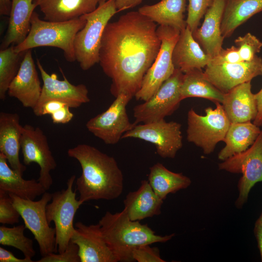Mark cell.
Returning <instances> with one entry per match:
<instances>
[{"instance_id":"obj_34","label":"cell","mask_w":262,"mask_h":262,"mask_svg":"<svg viewBox=\"0 0 262 262\" xmlns=\"http://www.w3.org/2000/svg\"><path fill=\"white\" fill-rule=\"evenodd\" d=\"M234 43L243 61H252L262 48V42L250 33L243 36H239L234 40Z\"/></svg>"},{"instance_id":"obj_42","label":"cell","mask_w":262,"mask_h":262,"mask_svg":"<svg viewBox=\"0 0 262 262\" xmlns=\"http://www.w3.org/2000/svg\"><path fill=\"white\" fill-rule=\"evenodd\" d=\"M32 258L25 257L23 259L16 258L10 251L0 247V262H33Z\"/></svg>"},{"instance_id":"obj_9","label":"cell","mask_w":262,"mask_h":262,"mask_svg":"<svg viewBox=\"0 0 262 262\" xmlns=\"http://www.w3.org/2000/svg\"><path fill=\"white\" fill-rule=\"evenodd\" d=\"M219 169L241 173L238 183L239 195L235 206L241 209L246 202L251 188L262 181V130L254 143L246 150L218 164Z\"/></svg>"},{"instance_id":"obj_32","label":"cell","mask_w":262,"mask_h":262,"mask_svg":"<svg viewBox=\"0 0 262 262\" xmlns=\"http://www.w3.org/2000/svg\"><path fill=\"white\" fill-rule=\"evenodd\" d=\"M14 45L0 50V99L4 100L9 86L18 73L25 51L18 53Z\"/></svg>"},{"instance_id":"obj_31","label":"cell","mask_w":262,"mask_h":262,"mask_svg":"<svg viewBox=\"0 0 262 262\" xmlns=\"http://www.w3.org/2000/svg\"><path fill=\"white\" fill-rule=\"evenodd\" d=\"M224 94L206 77L201 69H194L184 73L180 86L182 100L197 97L222 103Z\"/></svg>"},{"instance_id":"obj_37","label":"cell","mask_w":262,"mask_h":262,"mask_svg":"<svg viewBox=\"0 0 262 262\" xmlns=\"http://www.w3.org/2000/svg\"><path fill=\"white\" fill-rule=\"evenodd\" d=\"M37 262H81L78 246L70 241L66 250L56 254L51 253L42 257Z\"/></svg>"},{"instance_id":"obj_25","label":"cell","mask_w":262,"mask_h":262,"mask_svg":"<svg viewBox=\"0 0 262 262\" xmlns=\"http://www.w3.org/2000/svg\"><path fill=\"white\" fill-rule=\"evenodd\" d=\"M33 0H12L8 27L1 49L18 45L26 38L31 29V17L37 6Z\"/></svg>"},{"instance_id":"obj_30","label":"cell","mask_w":262,"mask_h":262,"mask_svg":"<svg viewBox=\"0 0 262 262\" xmlns=\"http://www.w3.org/2000/svg\"><path fill=\"white\" fill-rule=\"evenodd\" d=\"M148 181L155 193L163 200L168 194L186 189L191 184L189 177L172 172L160 163L149 168Z\"/></svg>"},{"instance_id":"obj_27","label":"cell","mask_w":262,"mask_h":262,"mask_svg":"<svg viewBox=\"0 0 262 262\" xmlns=\"http://www.w3.org/2000/svg\"><path fill=\"white\" fill-rule=\"evenodd\" d=\"M186 0H161L152 5H145L138 10L160 25L174 28L180 32L187 27L184 13Z\"/></svg>"},{"instance_id":"obj_44","label":"cell","mask_w":262,"mask_h":262,"mask_svg":"<svg viewBox=\"0 0 262 262\" xmlns=\"http://www.w3.org/2000/svg\"><path fill=\"white\" fill-rule=\"evenodd\" d=\"M261 70L262 73V68ZM255 95L257 101L258 113L253 123L260 127H262V88L258 93L255 94Z\"/></svg>"},{"instance_id":"obj_11","label":"cell","mask_w":262,"mask_h":262,"mask_svg":"<svg viewBox=\"0 0 262 262\" xmlns=\"http://www.w3.org/2000/svg\"><path fill=\"white\" fill-rule=\"evenodd\" d=\"M184 73L175 69L173 74L147 100L133 108L134 125L148 123L164 119L179 107L182 100L180 86Z\"/></svg>"},{"instance_id":"obj_33","label":"cell","mask_w":262,"mask_h":262,"mask_svg":"<svg viewBox=\"0 0 262 262\" xmlns=\"http://www.w3.org/2000/svg\"><path fill=\"white\" fill-rule=\"evenodd\" d=\"M26 229L25 225L11 228L0 226V244L14 247L21 251L25 257L32 258L35 255V251L33 240L24 234Z\"/></svg>"},{"instance_id":"obj_7","label":"cell","mask_w":262,"mask_h":262,"mask_svg":"<svg viewBox=\"0 0 262 262\" xmlns=\"http://www.w3.org/2000/svg\"><path fill=\"white\" fill-rule=\"evenodd\" d=\"M9 195L26 228L37 241L42 257L57 253L55 229L49 227L46 216V206L51 200L52 194L46 192L37 201L23 199L13 194Z\"/></svg>"},{"instance_id":"obj_23","label":"cell","mask_w":262,"mask_h":262,"mask_svg":"<svg viewBox=\"0 0 262 262\" xmlns=\"http://www.w3.org/2000/svg\"><path fill=\"white\" fill-rule=\"evenodd\" d=\"M123 203L130 219L140 221L161 214L163 200L155 193L148 180H143L137 190L128 194Z\"/></svg>"},{"instance_id":"obj_12","label":"cell","mask_w":262,"mask_h":262,"mask_svg":"<svg viewBox=\"0 0 262 262\" xmlns=\"http://www.w3.org/2000/svg\"><path fill=\"white\" fill-rule=\"evenodd\" d=\"M104 112L90 119L86 124L87 129L106 144L114 145L122 135L135 125L131 123L126 106L132 97L121 93Z\"/></svg>"},{"instance_id":"obj_17","label":"cell","mask_w":262,"mask_h":262,"mask_svg":"<svg viewBox=\"0 0 262 262\" xmlns=\"http://www.w3.org/2000/svg\"><path fill=\"white\" fill-rule=\"evenodd\" d=\"M70 241L79 247L81 262H117L102 235L100 226L78 222Z\"/></svg>"},{"instance_id":"obj_4","label":"cell","mask_w":262,"mask_h":262,"mask_svg":"<svg viewBox=\"0 0 262 262\" xmlns=\"http://www.w3.org/2000/svg\"><path fill=\"white\" fill-rule=\"evenodd\" d=\"M82 16L63 22H54L41 19L34 12L31 19V29L25 40L14 46L18 52L39 47H52L61 49L66 61H76L74 43L77 33L86 23Z\"/></svg>"},{"instance_id":"obj_8","label":"cell","mask_w":262,"mask_h":262,"mask_svg":"<svg viewBox=\"0 0 262 262\" xmlns=\"http://www.w3.org/2000/svg\"><path fill=\"white\" fill-rule=\"evenodd\" d=\"M76 179L72 175L66 182L65 189L52 194L51 201L46 206V216L50 224L54 223L56 245L59 253L66 248L75 228L73 220L76 213L83 204L76 197L72 187Z\"/></svg>"},{"instance_id":"obj_6","label":"cell","mask_w":262,"mask_h":262,"mask_svg":"<svg viewBox=\"0 0 262 262\" xmlns=\"http://www.w3.org/2000/svg\"><path fill=\"white\" fill-rule=\"evenodd\" d=\"M220 103L216 102L214 109L207 108L205 115L197 114L193 109L188 112L187 139L207 155L214 151L218 142L224 141L231 123Z\"/></svg>"},{"instance_id":"obj_10","label":"cell","mask_w":262,"mask_h":262,"mask_svg":"<svg viewBox=\"0 0 262 262\" xmlns=\"http://www.w3.org/2000/svg\"><path fill=\"white\" fill-rule=\"evenodd\" d=\"M180 32L170 26L160 25L157 27V33L161 41L160 49L145 74L140 89L135 95L137 100H147L174 73L175 69L172 62V52Z\"/></svg>"},{"instance_id":"obj_40","label":"cell","mask_w":262,"mask_h":262,"mask_svg":"<svg viewBox=\"0 0 262 262\" xmlns=\"http://www.w3.org/2000/svg\"><path fill=\"white\" fill-rule=\"evenodd\" d=\"M70 107L66 105L50 115L54 124H66L70 122L74 116L70 111Z\"/></svg>"},{"instance_id":"obj_16","label":"cell","mask_w":262,"mask_h":262,"mask_svg":"<svg viewBox=\"0 0 262 262\" xmlns=\"http://www.w3.org/2000/svg\"><path fill=\"white\" fill-rule=\"evenodd\" d=\"M262 58L258 55L251 61L215 65L209 63L204 71L206 77L224 93L235 86L262 75Z\"/></svg>"},{"instance_id":"obj_14","label":"cell","mask_w":262,"mask_h":262,"mask_svg":"<svg viewBox=\"0 0 262 262\" xmlns=\"http://www.w3.org/2000/svg\"><path fill=\"white\" fill-rule=\"evenodd\" d=\"M20 147L24 164L28 165L35 163L39 165L37 180L48 190L53 183L50 171L56 168L57 163L42 129L29 124L23 126Z\"/></svg>"},{"instance_id":"obj_28","label":"cell","mask_w":262,"mask_h":262,"mask_svg":"<svg viewBox=\"0 0 262 262\" xmlns=\"http://www.w3.org/2000/svg\"><path fill=\"white\" fill-rule=\"evenodd\" d=\"M261 130L251 121L231 123L224 142L225 147L220 151L218 158L224 161L246 150L255 142Z\"/></svg>"},{"instance_id":"obj_36","label":"cell","mask_w":262,"mask_h":262,"mask_svg":"<svg viewBox=\"0 0 262 262\" xmlns=\"http://www.w3.org/2000/svg\"><path fill=\"white\" fill-rule=\"evenodd\" d=\"M20 217L9 193L0 190V223L14 225L19 222Z\"/></svg>"},{"instance_id":"obj_3","label":"cell","mask_w":262,"mask_h":262,"mask_svg":"<svg viewBox=\"0 0 262 262\" xmlns=\"http://www.w3.org/2000/svg\"><path fill=\"white\" fill-rule=\"evenodd\" d=\"M98 223L106 243L118 262H133L132 251L135 247L164 243L175 236L174 233L156 235L147 224L131 220L124 209L114 213L106 212Z\"/></svg>"},{"instance_id":"obj_21","label":"cell","mask_w":262,"mask_h":262,"mask_svg":"<svg viewBox=\"0 0 262 262\" xmlns=\"http://www.w3.org/2000/svg\"><path fill=\"white\" fill-rule=\"evenodd\" d=\"M222 105L231 123L254 120L258 109L255 94L251 92V81L225 93Z\"/></svg>"},{"instance_id":"obj_26","label":"cell","mask_w":262,"mask_h":262,"mask_svg":"<svg viewBox=\"0 0 262 262\" xmlns=\"http://www.w3.org/2000/svg\"><path fill=\"white\" fill-rule=\"evenodd\" d=\"M7 162L4 155L0 153V190L29 200H34L46 192L37 180L24 179Z\"/></svg>"},{"instance_id":"obj_15","label":"cell","mask_w":262,"mask_h":262,"mask_svg":"<svg viewBox=\"0 0 262 262\" xmlns=\"http://www.w3.org/2000/svg\"><path fill=\"white\" fill-rule=\"evenodd\" d=\"M36 60L37 66L40 72L43 84L39 101L33 110L36 116H40L42 107L49 100L61 101L72 108H77L90 101L88 90L84 84H72L61 69L63 80H59L56 74L48 73L40 61L38 59Z\"/></svg>"},{"instance_id":"obj_18","label":"cell","mask_w":262,"mask_h":262,"mask_svg":"<svg viewBox=\"0 0 262 262\" xmlns=\"http://www.w3.org/2000/svg\"><path fill=\"white\" fill-rule=\"evenodd\" d=\"M42 89L32 50L25 51L17 74L10 83L8 95L18 100L26 108L36 106Z\"/></svg>"},{"instance_id":"obj_5","label":"cell","mask_w":262,"mask_h":262,"mask_svg":"<svg viewBox=\"0 0 262 262\" xmlns=\"http://www.w3.org/2000/svg\"><path fill=\"white\" fill-rule=\"evenodd\" d=\"M101 1L95 10L83 15L86 23L74 39L76 61L83 70L98 63L104 31L110 19L117 12L115 0Z\"/></svg>"},{"instance_id":"obj_47","label":"cell","mask_w":262,"mask_h":262,"mask_svg":"<svg viewBox=\"0 0 262 262\" xmlns=\"http://www.w3.org/2000/svg\"><path fill=\"white\" fill-rule=\"evenodd\" d=\"M257 220L260 221L261 223H262V213L261 215L260 216L259 218Z\"/></svg>"},{"instance_id":"obj_41","label":"cell","mask_w":262,"mask_h":262,"mask_svg":"<svg viewBox=\"0 0 262 262\" xmlns=\"http://www.w3.org/2000/svg\"><path fill=\"white\" fill-rule=\"evenodd\" d=\"M66 105L65 103L58 100L48 101L42 107L40 116L47 115H51Z\"/></svg>"},{"instance_id":"obj_45","label":"cell","mask_w":262,"mask_h":262,"mask_svg":"<svg viewBox=\"0 0 262 262\" xmlns=\"http://www.w3.org/2000/svg\"><path fill=\"white\" fill-rule=\"evenodd\" d=\"M254 232L257 241L261 261L262 262V223L258 220L255 224Z\"/></svg>"},{"instance_id":"obj_13","label":"cell","mask_w":262,"mask_h":262,"mask_svg":"<svg viewBox=\"0 0 262 262\" xmlns=\"http://www.w3.org/2000/svg\"><path fill=\"white\" fill-rule=\"evenodd\" d=\"M181 125L164 119L148 123L138 124L125 132L122 139L138 138L154 144L157 153L163 158H174L182 147Z\"/></svg>"},{"instance_id":"obj_46","label":"cell","mask_w":262,"mask_h":262,"mask_svg":"<svg viewBox=\"0 0 262 262\" xmlns=\"http://www.w3.org/2000/svg\"><path fill=\"white\" fill-rule=\"evenodd\" d=\"M12 1L10 0H0V14L1 15L10 14Z\"/></svg>"},{"instance_id":"obj_19","label":"cell","mask_w":262,"mask_h":262,"mask_svg":"<svg viewBox=\"0 0 262 262\" xmlns=\"http://www.w3.org/2000/svg\"><path fill=\"white\" fill-rule=\"evenodd\" d=\"M226 3V0H213L204 16L202 25L192 33L194 39L211 58L223 49L224 38L221 25Z\"/></svg>"},{"instance_id":"obj_43","label":"cell","mask_w":262,"mask_h":262,"mask_svg":"<svg viewBox=\"0 0 262 262\" xmlns=\"http://www.w3.org/2000/svg\"><path fill=\"white\" fill-rule=\"evenodd\" d=\"M142 1L143 0H115L117 12L135 7L141 4Z\"/></svg>"},{"instance_id":"obj_35","label":"cell","mask_w":262,"mask_h":262,"mask_svg":"<svg viewBox=\"0 0 262 262\" xmlns=\"http://www.w3.org/2000/svg\"><path fill=\"white\" fill-rule=\"evenodd\" d=\"M213 1V0H189L186 22L187 27L192 33L198 28L201 19L203 17Z\"/></svg>"},{"instance_id":"obj_38","label":"cell","mask_w":262,"mask_h":262,"mask_svg":"<svg viewBox=\"0 0 262 262\" xmlns=\"http://www.w3.org/2000/svg\"><path fill=\"white\" fill-rule=\"evenodd\" d=\"M144 245L135 247L132 251V258L138 262H165L161 258L158 248Z\"/></svg>"},{"instance_id":"obj_29","label":"cell","mask_w":262,"mask_h":262,"mask_svg":"<svg viewBox=\"0 0 262 262\" xmlns=\"http://www.w3.org/2000/svg\"><path fill=\"white\" fill-rule=\"evenodd\" d=\"M262 11V0H226L221 25L223 37H230L239 26Z\"/></svg>"},{"instance_id":"obj_22","label":"cell","mask_w":262,"mask_h":262,"mask_svg":"<svg viewBox=\"0 0 262 262\" xmlns=\"http://www.w3.org/2000/svg\"><path fill=\"white\" fill-rule=\"evenodd\" d=\"M211 59L194 39L187 27L180 32L172 52L175 69L183 73L194 69H202L209 64Z\"/></svg>"},{"instance_id":"obj_2","label":"cell","mask_w":262,"mask_h":262,"mask_svg":"<svg viewBox=\"0 0 262 262\" xmlns=\"http://www.w3.org/2000/svg\"><path fill=\"white\" fill-rule=\"evenodd\" d=\"M67 154L77 160L82 173L76 189L82 203L91 200H112L118 197L124 187V177L115 159L87 144L69 148Z\"/></svg>"},{"instance_id":"obj_20","label":"cell","mask_w":262,"mask_h":262,"mask_svg":"<svg viewBox=\"0 0 262 262\" xmlns=\"http://www.w3.org/2000/svg\"><path fill=\"white\" fill-rule=\"evenodd\" d=\"M22 128L17 114L0 113V153L6 157L11 168L21 175L26 170L19 157Z\"/></svg>"},{"instance_id":"obj_24","label":"cell","mask_w":262,"mask_h":262,"mask_svg":"<svg viewBox=\"0 0 262 262\" xmlns=\"http://www.w3.org/2000/svg\"><path fill=\"white\" fill-rule=\"evenodd\" d=\"M99 0H36L44 20L63 22L79 18L95 10Z\"/></svg>"},{"instance_id":"obj_1","label":"cell","mask_w":262,"mask_h":262,"mask_svg":"<svg viewBox=\"0 0 262 262\" xmlns=\"http://www.w3.org/2000/svg\"><path fill=\"white\" fill-rule=\"evenodd\" d=\"M157 24L137 11L109 22L103 33L99 62L112 80L111 94L135 96L159 52L161 41Z\"/></svg>"},{"instance_id":"obj_39","label":"cell","mask_w":262,"mask_h":262,"mask_svg":"<svg viewBox=\"0 0 262 262\" xmlns=\"http://www.w3.org/2000/svg\"><path fill=\"white\" fill-rule=\"evenodd\" d=\"M242 61L238 48L232 46L226 49H222L218 55L211 59L209 63L218 65L236 63Z\"/></svg>"}]
</instances>
